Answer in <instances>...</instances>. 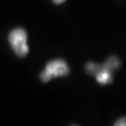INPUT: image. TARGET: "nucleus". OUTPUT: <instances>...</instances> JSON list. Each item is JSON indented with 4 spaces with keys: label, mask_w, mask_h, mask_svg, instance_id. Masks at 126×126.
I'll return each instance as SVG.
<instances>
[{
    "label": "nucleus",
    "mask_w": 126,
    "mask_h": 126,
    "mask_svg": "<svg viewBox=\"0 0 126 126\" xmlns=\"http://www.w3.org/2000/svg\"><path fill=\"white\" fill-rule=\"evenodd\" d=\"M69 74V67L65 61L57 59L50 61L46 64L45 69L41 72L40 79L42 82H48L54 78L65 77Z\"/></svg>",
    "instance_id": "nucleus-1"
},
{
    "label": "nucleus",
    "mask_w": 126,
    "mask_h": 126,
    "mask_svg": "<svg viewBox=\"0 0 126 126\" xmlns=\"http://www.w3.org/2000/svg\"><path fill=\"white\" fill-rule=\"evenodd\" d=\"M9 42L11 49L19 57H24L29 52L27 45V34L23 28H16L9 33Z\"/></svg>",
    "instance_id": "nucleus-2"
},
{
    "label": "nucleus",
    "mask_w": 126,
    "mask_h": 126,
    "mask_svg": "<svg viewBox=\"0 0 126 126\" xmlns=\"http://www.w3.org/2000/svg\"><path fill=\"white\" fill-rule=\"evenodd\" d=\"M95 78H96V81L100 84H103V85H106V84L112 82L113 79L112 72L102 68L101 65H99V70H98L97 74L95 75Z\"/></svg>",
    "instance_id": "nucleus-3"
},
{
    "label": "nucleus",
    "mask_w": 126,
    "mask_h": 126,
    "mask_svg": "<svg viewBox=\"0 0 126 126\" xmlns=\"http://www.w3.org/2000/svg\"><path fill=\"white\" fill-rule=\"evenodd\" d=\"M119 66H120V61H119V59H118L117 57H115V56L110 57L106 63H104L103 65H101L102 68L107 69V70L110 71V72H112L114 70L118 69Z\"/></svg>",
    "instance_id": "nucleus-4"
},
{
    "label": "nucleus",
    "mask_w": 126,
    "mask_h": 126,
    "mask_svg": "<svg viewBox=\"0 0 126 126\" xmlns=\"http://www.w3.org/2000/svg\"><path fill=\"white\" fill-rule=\"evenodd\" d=\"M115 126H126V117L121 118L117 122L114 123Z\"/></svg>",
    "instance_id": "nucleus-5"
},
{
    "label": "nucleus",
    "mask_w": 126,
    "mask_h": 126,
    "mask_svg": "<svg viewBox=\"0 0 126 126\" xmlns=\"http://www.w3.org/2000/svg\"><path fill=\"white\" fill-rule=\"evenodd\" d=\"M55 4H62V3H63L65 0H52Z\"/></svg>",
    "instance_id": "nucleus-6"
}]
</instances>
